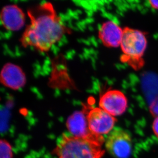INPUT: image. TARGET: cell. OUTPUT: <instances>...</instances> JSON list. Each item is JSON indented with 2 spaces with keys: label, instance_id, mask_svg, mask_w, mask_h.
<instances>
[{
  "label": "cell",
  "instance_id": "30bf717a",
  "mask_svg": "<svg viewBox=\"0 0 158 158\" xmlns=\"http://www.w3.org/2000/svg\"><path fill=\"white\" fill-rule=\"evenodd\" d=\"M123 35V29L112 21L103 23L99 30V39L108 48L120 46Z\"/></svg>",
  "mask_w": 158,
  "mask_h": 158
},
{
  "label": "cell",
  "instance_id": "277c9868",
  "mask_svg": "<svg viewBox=\"0 0 158 158\" xmlns=\"http://www.w3.org/2000/svg\"><path fill=\"white\" fill-rule=\"evenodd\" d=\"M105 146L107 152L114 158H128L132 149L131 137L123 129H113L107 136Z\"/></svg>",
  "mask_w": 158,
  "mask_h": 158
},
{
  "label": "cell",
  "instance_id": "ba28073f",
  "mask_svg": "<svg viewBox=\"0 0 158 158\" xmlns=\"http://www.w3.org/2000/svg\"><path fill=\"white\" fill-rule=\"evenodd\" d=\"M1 82L5 87L18 90L24 87L26 83L25 74L20 67L12 63H7L1 72Z\"/></svg>",
  "mask_w": 158,
  "mask_h": 158
},
{
  "label": "cell",
  "instance_id": "8fae6325",
  "mask_svg": "<svg viewBox=\"0 0 158 158\" xmlns=\"http://www.w3.org/2000/svg\"><path fill=\"white\" fill-rule=\"evenodd\" d=\"M0 158H13V151L12 146L10 143L5 139H2L0 143Z\"/></svg>",
  "mask_w": 158,
  "mask_h": 158
},
{
  "label": "cell",
  "instance_id": "8992f818",
  "mask_svg": "<svg viewBox=\"0 0 158 158\" xmlns=\"http://www.w3.org/2000/svg\"><path fill=\"white\" fill-rule=\"evenodd\" d=\"M99 107L114 117L123 114L128 106L127 96L122 91L110 89L106 91L100 97Z\"/></svg>",
  "mask_w": 158,
  "mask_h": 158
},
{
  "label": "cell",
  "instance_id": "7a4b0ae2",
  "mask_svg": "<svg viewBox=\"0 0 158 158\" xmlns=\"http://www.w3.org/2000/svg\"><path fill=\"white\" fill-rule=\"evenodd\" d=\"M103 140L76 137L64 134L58 140L53 153L57 158H101Z\"/></svg>",
  "mask_w": 158,
  "mask_h": 158
},
{
  "label": "cell",
  "instance_id": "3957f363",
  "mask_svg": "<svg viewBox=\"0 0 158 158\" xmlns=\"http://www.w3.org/2000/svg\"><path fill=\"white\" fill-rule=\"evenodd\" d=\"M148 46L144 33L140 30L125 27L120 48L123 52L121 60L134 70H139L144 64L143 57Z\"/></svg>",
  "mask_w": 158,
  "mask_h": 158
},
{
  "label": "cell",
  "instance_id": "5b68a950",
  "mask_svg": "<svg viewBox=\"0 0 158 158\" xmlns=\"http://www.w3.org/2000/svg\"><path fill=\"white\" fill-rule=\"evenodd\" d=\"M87 119L90 131L98 136L109 134L113 130L117 122L115 117L100 107H95L89 110Z\"/></svg>",
  "mask_w": 158,
  "mask_h": 158
},
{
  "label": "cell",
  "instance_id": "52a82bcc",
  "mask_svg": "<svg viewBox=\"0 0 158 158\" xmlns=\"http://www.w3.org/2000/svg\"><path fill=\"white\" fill-rule=\"evenodd\" d=\"M66 127L72 136L86 139L103 140V136L93 134L89 128L87 115L83 111L77 110L68 118Z\"/></svg>",
  "mask_w": 158,
  "mask_h": 158
},
{
  "label": "cell",
  "instance_id": "7c38bea8",
  "mask_svg": "<svg viewBox=\"0 0 158 158\" xmlns=\"http://www.w3.org/2000/svg\"><path fill=\"white\" fill-rule=\"evenodd\" d=\"M152 128L156 136L158 138V116L154 120V122L152 123Z\"/></svg>",
  "mask_w": 158,
  "mask_h": 158
},
{
  "label": "cell",
  "instance_id": "9c48e42d",
  "mask_svg": "<svg viewBox=\"0 0 158 158\" xmlns=\"http://www.w3.org/2000/svg\"><path fill=\"white\" fill-rule=\"evenodd\" d=\"M1 20L5 28L15 31L24 27L25 23V15L17 5H9L5 6L2 10Z\"/></svg>",
  "mask_w": 158,
  "mask_h": 158
},
{
  "label": "cell",
  "instance_id": "4fadbf2b",
  "mask_svg": "<svg viewBox=\"0 0 158 158\" xmlns=\"http://www.w3.org/2000/svg\"><path fill=\"white\" fill-rule=\"evenodd\" d=\"M148 3L151 7L158 10V1H149Z\"/></svg>",
  "mask_w": 158,
  "mask_h": 158
},
{
  "label": "cell",
  "instance_id": "6da1fadb",
  "mask_svg": "<svg viewBox=\"0 0 158 158\" xmlns=\"http://www.w3.org/2000/svg\"><path fill=\"white\" fill-rule=\"evenodd\" d=\"M27 14L30 23L20 40L25 48L32 47L40 52H47L68 32L51 3L30 8Z\"/></svg>",
  "mask_w": 158,
  "mask_h": 158
}]
</instances>
